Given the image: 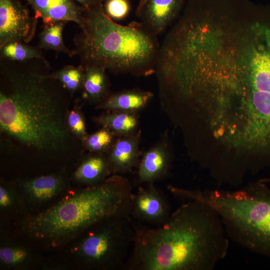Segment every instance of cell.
Returning <instances> with one entry per match:
<instances>
[{
	"label": "cell",
	"instance_id": "1",
	"mask_svg": "<svg viewBox=\"0 0 270 270\" xmlns=\"http://www.w3.org/2000/svg\"><path fill=\"white\" fill-rule=\"evenodd\" d=\"M160 225L132 222L134 237L125 270H212L229 238L218 212L198 200L183 201Z\"/></svg>",
	"mask_w": 270,
	"mask_h": 270
},
{
	"label": "cell",
	"instance_id": "2",
	"mask_svg": "<svg viewBox=\"0 0 270 270\" xmlns=\"http://www.w3.org/2000/svg\"><path fill=\"white\" fill-rule=\"evenodd\" d=\"M0 92L2 131L26 145L56 150L68 140L64 112L51 78L30 71H9Z\"/></svg>",
	"mask_w": 270,
	"mask_h": 270
},
{
	"label": "cell",
	"instance_id": "3",
	"mask_svg": "<svg viewBox=\"0 0 270 270\" xmlns=\"http://www.w3.org/2000/svg\"><path fill=\"white\" fill-rule=\"evenodd\" d=\"M133 194L130 180L114 174L28 218L22 229L30 238L47 247L62 246L102 221L130 216Z\"/></svg>",
	"mask_w": 270,
	"mask_h": 270
},
{
	"label": "cell",
	"instance_id": "4",
	"mask_svg": "<svg viewBox=\"0 0 270 270\" xmlns=\"http://www.w3.org/2000/svg\"><path fill=\"white\" fill-rule=\"evenodd\" d=\"M80 28L74 42L82 66L138 76L156 72L160 45L158 36L141 22L116 23L106 14L101 0L84 9Z\"/></svg>",
	"mask_w": 270,
	"mask_h": 270
},
{
	"label": "cell",
	"instance_id": "5",
	"mask_svg": "<svg viewBox=\"0 0 270 270\" xmlns=\"http://www.w3.org/2000/svg\"><path fill=\"white\" fill-rule=\"evenodd\" d=\"M182 202L196 200L218 214L229 238L241 247L270 258V188L259 180L236 190L188 189L173 186Z\"/></svg>",
	"mask_w": 270,
	"mask_h": 270
},
{
	"label": "cell",
	"instance_id": "6",
	"mask_svg": "<svg viewBox=\"0 0 270 270\" xmlns=\"http://www.w3.org/2000/svg\"><path fill=\"white\" fill-rule=\"evenodd\" d=\"M134 230L130 216L114 217L92 226L78 238L70 253L82 268L124 270L130 254Z\"/></svg>",
	"mask_w": 270,
	"mask_h": 270
},
{
	"label": "cell",
	"instance_id": "7",
	"mask_svg": "<svg viewBox=\"0 0 270 270\" xmlns=\"http://www.w3.org/2000/svg\"><path fill=\"white\" fill-rule=\"evenodd\" d=\"M37 19L18 0H0V48L12 42H30L35 35Z\"/></svg>",
	"mask_w": 270,
	"mask_h": 270
},
{
	"label": "cell",
	"instance_id": "8",
	"mask_svg": "<svg viewBox=\"0 0 270 270\" xmlns=\"http://www.w3.org/2000/svg\"><path fill=\"white\" fill-rule=\"evenodd\" d=\"M170 214L168 200L154 184L140 186L133 194L130 216L138 222L156 226L164 222Z\"/></svg>",
	"mask_w": 270,
	"mask_h": 270
},
{
	"label": "cell",
	"instance_id": "9",
	"mask_svg": "<svg viewBox=\"0 0 270 270\" xmlns=\"http://www.w3.org/2000/svg\"><path fill=\"white\" fill-rule=\"evenodd\" d=\"M172 159L169 140L165 134L144 154L138 165V182L148 184L162 179L170 170Z\"/></svg>",
	"mask_w": 270,
	"mask_h": 270
},
{
	"label": "cell",
	"instance_id": "10",
	"mask_svg": "<svg viewBox=\"0 0 270 270\" xmlns=\"http://www.w3.org/2000/svg\"><path fill=\"white\" fill-rule=\"evenodd\" d=\"M184 0H140L136 16L156 35L162 34L179 12Z\"/></svg>",
	"mask_w": 270,
	"mask_h": 270
},
{
	"label": "cell",
	"instance_id": "11",
	"mask_svg": "<svg viewBox=\"0 0 270 270\" xmlns=\"http://www.w3.org/2000/svg\"><path fill=\"white\" fill-rule=\"evenodd\" d=\"M32 8L36 18L44 24L71 21L82 26L84 8L72 0H24Z\"/></svg>",
	"mask_w": 270,
	"mask_h": 270
},
{
	"label": "cell",
	"instance_id": "12",
	"mask_svg": "<svg viewBox=\"0 0 270 270\" xmlns=\"http://www.w3.org/2000/svg\"><path fill=\"white\" fill-rule=\"evenodd\" d=\"M140 132L126 136H118L108 151L107 155L112 173L124 174L138 166Z\"/></svg>",
	"mask_w": 270,
	"mask_h": 270
},
{
	"label": "cell",
	"instance_id": "13",
	"mask_svg": "<svg viewBox=\"0 0 270 270\" xmlns=\"http://www.w3.org/2000/svg\"><path fill=\"white\" fill-rule=\"evenodd\" d=\"M64 188L62 177L48 175L23 180L20 182L18 190L24 202L38 205L60 194Z\"/></svg>",
	"mask_w": 270,
	"mask_h": 270
},
{
	"label": "cell",
	"instance_id": "14",
	"mask_svg": "<svg viewBox=\"0 0 270 270\" xmlns=\"http://www.w3.org/2000/svg\"><path fill=\"white\" fill-rule=\"evenodd\" d=\"M153 96L152 92L150 91L125 90L109 94L97 107L112 111L138 112L146 106Z\"/></svg>",
	"mask_w": 270,
	"mask_h": 270
},
{
	"label": "cell",
	"instance_id": "15",
	"mask_svg": "<svg viewBox=\"0 0 270 270\" xmlns=\"http://www.w3.org/2000/svg\"><path fill=\"white\" fill-rule=\"evenodd\" d=\"M111 173L107 155L96 153L81 164L74 173V177L79 182L92 186L104 182Z\"/></svg>",
	"mask_w": 270,
	"mask_h": 270
},
{
	"label": "cell",
	"instance_id": "16",
	"mask_svg": "<svg viewBox=\"0 0 270 270\" xmlns=\"http://www.w3.org/2000/svg\"><path fill=\"white\" fill-rule=\"evenodd\" d=\"M84 66L83 96L90 102H100L109 95L106 70L96 66Z\"/></svg>",
	"mask_w": 270,
	"mask_h": 270
},
{
	"label": "cell",
	"instance_id": "17",
	"mask_svg": "<svg viewBox=\"0 0 270 270\" xmlns=\"http://www.w3.org/2000/svg\"><path fill=\"white\" fill-rule=\"evenodd\" d=\"M36 256L30 248L12 240H5L0 248V263L5 268H30L36 264Z\"/></svg>",
	"mask_w": 270,
	"mask_h": 270
},
{
	"label": "cell",
	"instance_id": "18",
	"mask_svg": "<svg viewBox=\"0 0 270 270\" xmlns=\"http://www.w3.org/2000/svg\"><path fill=\"white\" fill-rule=\"evenodd\" d=\"M96 120L102 128L109 130L116 136H122L138 131L139 120L136 112L114 110L102 114Z\"/></svg>",
	"mask_w": 270,
	"mask_h": 270
},
{
	"label": "cell",
	"instance_id": "19",
	"mask_svg": "<svg viewBox=\"0 0 270 270\" xmlns=\"http://www.w3.org/2000/svg\"><path fill=\"white\" fill-rule=\"evenodd\" d=\"M66 22L62 20L44 24L40 35L39 48L62 52L70 56L76 54V51L68 48L63 40L62 32Z\"/></svg>",
	"mask_w": 270,
	"mask_h": 270
},
{
	"label": "cell",
	"instance_id": "20",
	"mask_svg": "<svg viewBox=\"0 0 270 270\" xmlns=\"http://www.w3.org/2000/svg\"><path fill=\"white\" fill-rule=\"evenodd\" d=\"M0 58L8 60L25 62L29 60L40 59L46 65L47 61L40 50L36 48L18 42H8L0 48Z\"/></svg>",
	"mask_w": 270,
	"mask_h": 270
},
{
	"label": "cell",
	"instance_id": "21",
	"mask_svg": "<svg viewBox=\"0 0 270 270\" xmlns=\"http://www.w3.org/2000/svg\"><path fill=\"white\" fill-rule=\"evenodd\" d=\"M84 70L82 64L78 66H66L59 70L44 76L56 80L64 88L73 92L82 88Z\"/></svg>",
	"mask_w": 270,
	"mask_h": 270
},
{
	"label": "cell",
	"instance_id": "22",
	"mask_svg": "<svg viewBox=\"0 0 270 270\" xmlns=\"http://www.w3.org/2000/svg\"><path fill=\"white\" fill-rule=\"evenodd\" d=\"M24 204L18 188L7 184H0V208L2 212L10 214L18 212Z\"/></svg>",
	"mask_w": 270,
	"mask_h": 270
},
{
	"label": "cell",
	"instance_id": "23",
	"mask_svg": "<svg viewBox=\"0 0 270 270\" xmlns=\"http://www.w3.org/2000/svg\"><path fill=\"white\" fill-rule=\"evenodd\" d=\"M116 136L109 130L102 128L84 140L88 150L94 153H101L110 149Z\"/></svg>",
	"mask_w": 270,
	"mask_h": 270
},
{
	"label": "cell",
	"instance_id": "24",
	"mask_svg": "<svg viewBox=\"0 0 270 270\" xmlns=\"http://www.w3.org/2000/svg\"><path fill=\"white\" fill-rule=\"evenodd\" d=\"M103 6L106 14L114 21L124 20L131 10L128 0H106Z\"/></svg>",
	"mask_w": 270,
	"mask_h": 270
},
{
	"label": "cell",
	"instance_id": "25",
	"mask_svg": "<svg viewBox=\"0 0 270 270\" xmlns=\"http://www.w3.org/2000/svg\"><path fill=\"white\" fill-rule=\"evenodd\" d=\"M66 121V126L73 134L83 140L87 137L84 121L79 112L75 110L69 112Z\"/></svg>",
	"mask_w": 270,
	"mask_h": 270
},
{
	"label": "cell",
	"instance_id": "26",
	"mask_svg": "<svg viewBox=\"0 0 270 270\" xmlns=\"http://www.w3.org/2000/svg\"><path fill=\"white\" fill-rule=\"evenodd\" d=\"M78 5L84 9L89 8L96 4L101 0H72Z\"/></svg>",
	"mask_w": 270,
	"mask_h": 270
},
{
	"label": "cell",
	"instance_id": "27",
	"mask_svg": "<svg viewBox=\"0 0 270 270\" xmlns=\"http://www.w3.org/2000/svg\"><path fill=\"white\" fill-rule=\"evenodd\" d=\"M260 181L270 185V174L266 178H264L258 180Z\"/></svg>",
	"mask_w": 270,
	"mask_h": 270
}]
</instances>
